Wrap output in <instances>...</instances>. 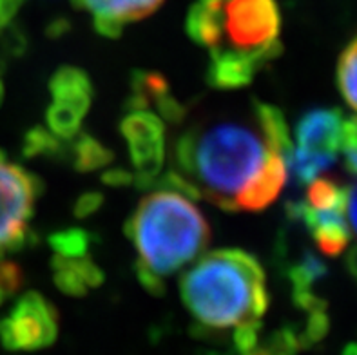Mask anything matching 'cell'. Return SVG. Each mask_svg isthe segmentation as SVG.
Returning <instances> with one entry per match:
<instances>
[{
	"mask_svg": "<svg viewBox=\"0 0 357 355\" xmlns=\"http://www.w3.org/2000/svg\"><path fill=\"white\" fill-rule=\"evenodd\" d=\"M337 86L347 104L357 111V38L341 53L337 63Z\"/></svg>",
	"mask_w": 357,
	"mask_h": 355,
	"instance_id": "18",
	"label": "cell"
},
{
	"mask_svg": "<svg viewBox=\"0 0 357 355\" xmlns=\"http://www.w3.org/2000/svg\"><path fill=\"white\" fill-rule=\"evenodd\" d=\"M2 98H4V84H2V78H0V104H2Z\"/></svg>",
	"mask_w": 357,
	"mask_h": 355,
	"instance_id": "31",
	"label": "cell"
},
{
	"mask_svg": "<svg viewBox=\"0 0 357 355\" xmlns=\"http://www.w3.org/2000/svg\"><path fill=\"white\" fill-rule=\"evenodd\" d=\"M347 212H349L350 227L356 230V234H357V185L350 190L349 194V209H347Z\"/></svg>",
	"mask_w": 357,
	"mask_h": 355,
	"instance_id": "28",
	"label": "cell"
},
{
	"mask_svg": "<svg viewBox=\"0 0 357 355\" xmlns=\"http://www.w3.org/2000/svg\"><path fill=\"white\" fill-rule=\"evenodd\" d=\"M181 301L199 324L225 330L259 321L268 308L259 261L238 248L208 252L181 275Z\"/></svg>",
	"mask_w": 357,
	"mask_h": 355,
	"instance_id": "2",
	"label": "cell"
},
{
	"mask_svg": "<svg viewBox=\"0 0 357 355\" xmlns=\"http://www.w3.org/2000/svg\"><path fill=\"white\" fill-rule=\"evenodd\" d=\"M205 4H213L220 17L222 44L216 50L259 54L267 60L281 53V15L276 0H216Z\"/></svg>",
	"mask_w": 357,
	"mask_h": 355,
	"instance_id": "4",
	"label": "cell"
},
{
	"mask_svg": "<svg viewBox=\"0 0 357 355\" xmlns=\"http://www.w3.org/2000/svg\"><path fill=\"white\" fill-rule=\"evenodd\" d=\"M102 181L109 187H126L135 181V174L127 172L126 169H111L102 174Z\"/></svg>",
	"mask_w": 357,
	"mask_h": 355,
	"instance_id": "27",
	"label": "cell"
},
{
	"mask_svg": "<svg viewBox=\"0 0 357 355\" xmlns=\"http://www.w3.org/2000/svg\"><path fill=\"white\" fill-rule=\"evenodd\" d=\"M341 355H357V342H350L343 348V354Z\"/></svg>",
	"mask_w": 357,
	"mask_h": 355,
	"instance_id": "30",
	"label": "cell"
},
{
	"mask_svg": "<svg viewBox=\"0 0 357 355\" xmlns=\"http://www.w3.org/2000/svg\"><path fill=\"white\" fill-rule=\"evenodd\" d=\"M232 341H234L236 350L240 352L241 355L249 354L261 341V321H247V323L234 326Z\"/></svg>",
	"mask_w": 357,
	"mask_h": 355,
	"instance_id": "23",
	"label": "cell"
},
{
	"mask_svg": "<svg viewBox=\"0 0 357 355\" xmlns=\"http://www.w3.org/2000/svg\"><path fill=\"white\" fill-rule=\"evenodd\" d=\"M45 120H47L50 130L54 136H59L60 139L69 142V139H73L78 133H80L84 116L73 107H69V105L60 104V102H53L51 107L47 109Z\"/></svg>",
	"mask_w": 357,
	"mask_h": 355,
	"instance_id": "20",
	"label": "cell"
},
{
	"mask_svg": "<svg viewBox=\"0 0 357 355\" xmlns=\"http://www.w3.org/2000/svg\"><path fill=\"white\" fill-rule=\"evenodd\" d=\"M254 118V116H252ZM176 165L202 198L225 211L258 212L272 205L289 178V162L258 121H214L178 139Z\"/></svg>",
	"mask_w": 357,
	"mask_h": 355,
	"instance_id": "1",
	"label": "cell"
},
{
	"mask_svg": "<svg viewBox=\"0 0 357 355\" xmlns=\"http://www.w3.org/2000/svg\"><path fill=\"white\" fill-rule=\"evenodd\" d=\"M51 266H53V281L56 288L71 297L87 296L91 288H98L105 279L104 270L89 256L77 257V259L54 256Z\"/></svg>",
	"mask_w": 357,
	"mask_h": 355,
	"instance_id": "11",
	"label": "cell"
},
{
	"mask_svg": "<svg viewBox=\"0 0 357 355\" xmlns=\"http://www.w3.org/2000/svg\"><path fill=\"white\" fill-rule=\"evenodd\" d=\"M349 194L344 187L328 178H316L308 183L307 203L314 211H344L349 209Z\"/></svg>",
	"mask_w": 357,
	"mask_h": 355,
	"instance_id": "15",
	"label": "cell"
},
{
	"mask_svg": "<svg viewBox=\"0 0 357 355\" xmlns=\"http://www.w3.org/2000/svg\"><path fill=\"white\" fill-rule=\"evenodd\" d=\"M301 350L298 330L292 326H283L271 333L265 341H259L258 347L247 355H296Z\"/></svg>",
	"mask_w": 357,
	"mask_h": 355,
	"instance_id": "21",
	"label": "cell"
},
{
	"mask_svg": "<svg viewBox=\"0 0 357 355\" xmlns=\"http://www.w3.org/2000/svg\"><path fill=\"white\" fill-rule=\"evenodd\" d=\"M80 9H87L95 18V27L100 35L118 38L123 26L138 22L153 15L163 0H71Z\"/></svg>",
	"mask_w": 357,
	"mask_h": 355,
	"instance_id": "9",
	"label": "cell"
},
{
	"mask_svg": "<svg viewBox=\"0 0 357 355\" xmlns=\"http://www.w3.org/2000/svg\"><path fill=\"white\" fill-rule=\"evenodd\" d=\"M199 2H216V0H199Z\"/></svg>",
	"mask_w": 357,
	"mask_h": 355,
	"instance_id": "33",
	"label": "cell"
},
{
	"mask_svg": "<svg viewBox=\"0 0 357 355\" xmlns=\"http://www.w3.org/2000/svg\"><path fill=\"white\" fill-rule=\"evenodd\" d=\"M59 338V312L38 292H26L0 319V342L9 352L50 348Z\"/></svg>",
	"mask_w": 357,
	"mask_h": 355,
	"instance_id": "7",
	"label": "cell"
},
{
	"mask_svg": "<svg viewBox=\"0 0 357 355\" xmlns=\"http://www.w3.org/2000/svg\"><path fill=\"white\" fill-rule=\"evenodd\" d=\"M326 272H328V269H326V265L319 257L314 256L312 252H305L301 261L296 263L289 270L290 283H292V294L312 290L314 283H316L317 279L325 278Z\"/></svg>",
	"mask_w": 357,
	"mask_h": 355,
	"instance_id": "19",
	"label": "cell"
},
{
	"mask_svg": "<svg viewBox=\"0 0 357 355\" xmlns=\"http://www.w3.org/2000/svg\"><path fill=\"white\" fill-rule=\"evenodd\" d=\"M93 236L84 229H68L50 236V247L56 256L62 257H86L89 254Z\"/></svg>",
	"mask_w": 357,
	"mask_h": 355,
	"instance_id": "17",
	"label": "cell"
},
{
	"mask_svg": "<svg viewBox=\"0 0 357 355\" xmlns=\"http://www.w3.org/2000/svg\"><path fill=\"white\" fill-rule=\"evenodd\" d=\"M104 205V194L96 192V190H91V192L82 194L80 198L75 203V216L78 220H84V218L95 214L100 207Z\"/></svg>",
	"mask_w": 357,
	"mask_h": 355,
	"instance_id": "26",
	"label": "cell"
},
{
	"mask_svg": "<svg viewBox=\"0 0 357 355\" xmlns=\"http://www.w3.org/2000/svg\"><path fill=\"white\" fill-rule=\"evenodd\" d=\"M138 252L136 275L165 279L198 259L211 241V227L189 196L158 189L147 194L126 223Z\"/></svg>",
	"mask_w": 357,
	"mask_h": 355,
	"instance_id": "3",
	"label": "cell"
},
{
	"mask_svg": "<svg viewBox=\"0 0 357 355\" xmlns=\"http://www.w3.org/2000/svg\"><path fill=\"white\" fill-rule=\"evenodd\" d=\"M42 183L35 174L0 153V257L26 243Z\"/></svg>",
	"mask_w": 357,
	"mask_h": 355,
	"instance_id": "6",
	"label": "cell"
},
{
	"mask_svg": "<svg viewBox=\"0 0 357 355\" xmlns=\"http://www.w3.org/2000/svg\"><path fill=\"white\" fill-rule=\"evenodd\" d=\"M341 151L344 154L347 171L352 176H357V116L344 118Z\"/></svg>",
	"mask_w": 357,
	"mask_h": 355,
	"instance_id": "24",
	"label": "cell"
},
{
	"mask_svg": "<svg viewBox=\"0 0 357 355\" xmlns=\"http://www.w3.org/2000/svg\"><path fill=\"white\" fill-rule=\"evenodd\" d=\"M328 332H331V319H328V315H326V310L310 312L303 332H298L301 350L312 348L314 345L323 341Z\"/></svg>",
	"mask_w": 357,
	"mask_h": 355,
	"instance_id": "22",
	"label": "cell"
},
{
	"mask_svg": "<svg viewBox=\"0 0 357 355\" xmlns=\"http://www.w3.org/2000/svg\"><path fill=\"white\" fill-rule=\"evenodd\" d=\"M120 133L129 147L135 165V183L140 189H154L165 162V126L158 114L129 111L120 123Z\"/></svg>",
	"mask_w": 357,
	"mask_h": 355,
	"instance_id": "8",
	"label": "cell"
},
{
	"mask_svg": "<svg viewBox=\"0 0 357 355\" xmlns=\"http://www.w3.org/2000/svg\"><path fill=\"white\" fill-rule=\"evenodd\" d=\"M344 118L340 109H312L301 116L296 127L294 153L289 172L298 183H310L335 162L343 144Z\"/></svg>",
	"mask_w": 357,
	"mask_h": 355,
	"instance_id": "5",
	"label": "cell"
},
{
	"mask_svg": "<svg viewBox=\"0 0 357 355\" xmlns=\"http://www.w3.org/2000/svg\"><path fill=\"white\" fill-rule=\"evenodd\" d=\"M268 60L259 54H247L231 50H213L207 69L208 86L214 89H241L249 86L254 75Z\"/></svg>",
	"mask_w": 357,
	"mask_h": 355,
	"instance_id": "10",
	"label": "cell"
},
{
	"mask_svg": "<svg viewBox=\"0 0 357 355\" xmlns=\"http://www.w3.org/2000/svg\"><path fill=\"white\" fill-rule=\"evenodd\" d=\"M50 93L53 96V102L69 105L78 111L82 116H86L93 104L95 89H93L91 78L87 77L86 71L73 68V66H63V68L56 69L51 77Z\"/></svg>",
	"mask_w": 357,
	"mask_h": 355,
	"instance_id": "12",
	"label": "cell"
},
{
	"mask_svg": "<svg viewBox=\"0 0 357 355\" xmlns=\"http://www.w3.org/2000/svg\"><path fill=\"white\" fill-rule=\"evenodd\" d=\"M22 269H20L15 261H8L0 257V288H2V292L8 297H11L22 288Z\"/></svg>",
	"mask_w": 357,
	"mask_h": 355,
	"instance_id": "25",
	"label": "cell"
},
{
	"mask_svg": "<svg viewBox=\"0 0 357 355\" xmlns=\"http://www.w3.org/2000/svg\"><path fill=\"white\" fill-rule=\"evenodd\" d=\"M71 142L69 147V158H71L73 167L78 172H93L98 169H104L114 160V154L111 149L100 144L95 136L87 133H78Z\"/></svg>",
	"mask_w": 357,
	"mask_h": 355,
	"instance_id": "14",
	"label": "cell"
},
{
	"mask_svg": "<svg viewBox=\"0 0 357 355\" xmlns=\"http://www.w3.org/2000/svg\"><path fill=\"white\" fill-rule=\"evenodd\" d=\"M6 297H8V296H6V294L2 292V288H0V306H2V303L6 301Z\"/></svg>",
	"mask_w": 357,
	"mask_h": 355,
	"instance_id": "32",
	"label": "cell"
},
{
	"mask_svg": "<svg viewBox=\"0 0 357 355\" xmlns=\"http://www.w3.org/2000/svg\"><path fill=\"white\" fill-rule=\"evenodd\" d=\"M347 269L357 279V245L354 248H350L349 256H347Z\"/></svg>",
	"mask_w": 357,
	"mask_h": 355,
	"instance_id": "29",
	"label": "cell"
},
{
	"mask_svg": "<svg viewBox=\"0 0 357 355\" xmlns=\"http://www.w3.org/2000/svg\"><path fill=\"white\" fill-rule=\"evenodd\" d=\"M24 156L36 158V156H47V158H62L69 153L66 139H60L54 136L51 130L44 127H35V129L27 130L24 136Z\"/></svg>",
	"mask_w": 357,
	"mask_h": 355,
	"instance_id": "16",
	"label": "cell"
},
{
	"mask_svg": "<svg viewBox=\"0 0 357 355\" xmlns=\"http://www.w3.org/2000/svg\"><path fill=\"white\" fill-rule=\"evenodd\" d=\"M185 31L190 40L198 45H204L208 51L216 50L222 44V27H220V17L213 4L196 2L189 9L185 18Z\"/></svg>",
	"mask_w": 357,
	"mask_h": 355,
	"instance_id": "13",
	"label": "cell"
}]
</instances>
